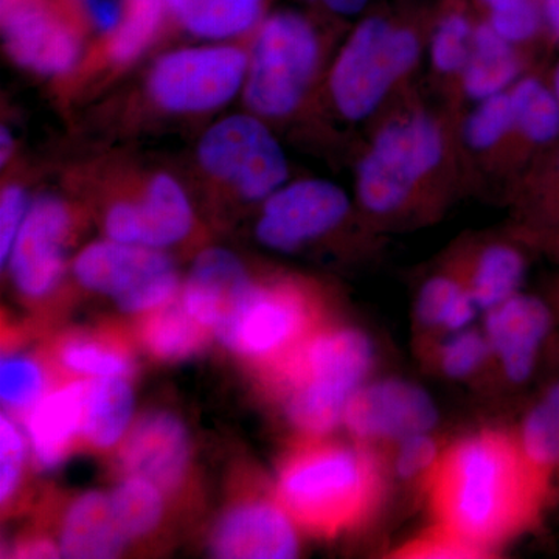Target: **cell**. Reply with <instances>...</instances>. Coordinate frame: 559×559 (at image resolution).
I'll use <instances>...</instances> for the list:
<instances>
[{
  "instance_id": "cell-1",
  "label": "cell",
  "mask_w": 559,
  "mask_h": 559,
  "mask_svg": "<svg viewBox=\"0 0 559 559\" xmlns=\"http://www.w3.org/2000/svg\"><path fill=\"white\" fill-rule=\"evenodd\" d=\"M450 153L447 131L426 110H407L374 132L356 168V198L366 212L390 216L439 178Z\"/></svg>"
},
{
  "instance_id": "cell-2",
  "label": "cell",
  "mask_w": 559,
  "mask_h": 559,
  "mask_svg": "<svg viewBox=\"0 0 559 559\" xmlns=\"http://www.w3.org/2000/svg\"><path fill=\"white\" fill-rule=\"evenodd\" d=\"M518 455L496 437L479 436L460 443L441 471L440 506L444 520L468 544L502 535L518 510Z\"/></svg>"
},
{
  "instance_id": "cell-3",
  "label": "cell",
  "mask_w": 559,
  "mask_h": 559,
  "mask_svg": "<svg viewBox=\"0 0 559 559\" xmlns=\"http://www.w3.org/2000/svg\"><path fill=\"white\" fill-rule=\"evenodd\" d=\"M373 359V345L362 331L337 329L310 337L288 367L285 411L290 423L316 437L337 428Z\"/></svg>"
},
{
  "instance_id": "cell-4",
  "label": "cell",
  "mask_w": 559,
  "mask_h": 559,
  "mask_svg": "<svg viewBox=\"0 0 559 559\" xmlns=\"http://www.w3.org/2000/svg\"><path fill=\"white\" fill-rule=\"evenodd\" d=\"M421 55L417 33L384 17H367L331 62L326 94L334 112L348 123L369 120L414 73Z\"/></svg>"
},
{
  "instance_id": "cell-5",
  "label": "cell",
  "mask_w": 559,
  "mask_h": 559,
  "mask_svg": "<svg viewBox=\"0 0 559 559\" xmlns=\"http://www.w3.org/2000/svg\"><path fill=\"white\" fill-rule=\"evenodd\" d=\"M323 53L318 31L301 14L278 11L260 22L241 92L248 112L267 123L296 116L318 81Z\"/></svg>"
},
{
  "instance_id": "cell-6",
  "label": "cell",
  "mask_w": 559,
  "mask_h": 559,
  "mask_svg": "<svg viewBox=\"0 0 559 559\" xmlns=\"http://www.w3.org/2000/svg\"><path fill=\"white\" fill-rule=\"evenodd\" d=\"M377 477L369 457L347 447L304 452L282 471L280 499L304 524L340 528L369 506Z\"/></svg>"
},
{
  "instance_id": "cell-7",
  "label": "cell",
  "mask_w": 559,
  "mask_h": 559,
  "mask_svg": "<svg viewBox=\"0 0 559 559\" xmlns=\"http://www.w3.org/2000/svg\"><path fill=\"white\" fill-rule=\"evenodd\" d=\"M248 66L249 49L237 44L180 47L150 66L143 94L165 116H205L241 94Z\"/></svg>"
},
{
  "instance_id": "cell-8",
  "label": "cell",
  "mask_w": 559,
  "mask_h": 559,
  "mask_svg": "<svg viewBox=\"0 0 559 559\" xmlns=\"http://www.w3.org/2000/svg\"><path fill=\"white\" fill-rule=\"evenodd\" d=\"M202 178L242 202H264L289 182V160L270 123L231 114L202 134L197 146Z\"/></svg>"
},
{
  "instance_id": "cell-9",
  "label": "cell",
  "mask_w": 559,
  "mask_h": 559,
  "mask_svg": "<svg viewBox=\"0 0 559 559\" xmlns=\"http://www.w3.org/2000/svg\"><path fill=\"white\" fill-rule=\"evenodd\" d=\"M81 286L112 297L124 312L157 310L175 300L179 277L162 249L112 240L92 242L73 260Z\"/></svg>"
},
{
  "instance_id": "cell-10",
  "label": "cell",
  "mask_w": 559,
  "mask_h": 559,
  "mask_svg": "<svg viewBox=\"0 0 559 559\" xmlns=\"http://www.w3.org/2000/svg\"><path fill=\"white\" fill-rule=\"evenodd\" d=\"M128 193L114 197L103 215L108 240L167 249L194 227L193 205L178 178L164 170L135 171Z\"/></svg>"
},
{
  "instance_id": "cell-11",
  "label": "cell",
  "mask_w": 559,
  "mask_h": 559,
  "mask_svg": "<svg viewBox=\"0 0 559 559\" xmlns=\"http://www.w3.org/2000/svg\"><path fill=\"white\" fill-rule=\"evenodd\" d=\"M349 207L347 191L333 180H289L263 202L257 238L266 248L294 252L340 227Z\"/></svg>"
},
{
  "instance_id": "cell-12",
  "label": "cell",
  "mask_w": 559,
  "mask_h": 559,
  "mask_svg": "<svg viewBox=\"0 0 559 559\" xmlns=\"http://www.w3.org/2000/svg\"><path fill=\"white\" fill-rule=\"evenodd\" d=\"M75 218L69 202L53 193L32 201L7 261L14 286L31 299L57 288L66 270Z\"/></svg>"
},
{
  "instance_id": "cell-13",
  "label": "cell",
  "mask_w": 559,
  "mask_h": 559,
  "mask_svg": "<svg viewBox=\"0 0 559 559\" xmlns=\"http://www.w3.org/2000/svg\"><path fill=\"white\" fill-rule=\"evenodd\" d=\"M3 44L14 64L44 79H66L83 62L80 28L43 3L3 0Z\"/></svg>"
},
{
  "instance_id": "cell-14",
  "label": "cell",
  "mask_w": 559,
  "mask_h": 559,
  "mask_svg": "<svg viewBox=\"0 0 559 559\" xmlns=\"http://www.w3.org/2000/svg\"><path fill=\"white\" fill-rule=\"evenodd\" d=\"M440 414L428 390L406 380L388 378L366 382L345 411L344 425L362 441L400 443L417 433L432 432Z\"/></svg>"
},
{
  "instance_id": "cell-15",
  "label": "cell",
  "mask_w": 559,
  "mask_h": 559,
  "mask_svg": "<svg viewBox=\"0 0 559 559\" xmlns=\"http://www.w3.org/2000/svg\"><path fill=\"white\" fill-rule=\"evenodd\" d=\"M255 286L234 252L210 248L191 264L180 301L224 344Z\"/></svg>"
},
{
  "instance_id": "cell-16",
  "label": "cell",
  "mask_w": 559,
  "mask_h": 559,
  "mask_svg": "<svg viewBox=\"0 0 559 559\" xmlns=\"http://www.w3.org/2000/svg\"><path fill=\"white\" fill-rule=\"evenodd\" d=\"M304 297L288 286H255L224 345L249 358H270L299 340L307 326Z\"/></svg>"
},
{
  "instance_id": "cell-17",
  "label": "cell",
  "mask_w": 559,
  "mask_h": 559,
  "mask_svg": "<svg viewBox=\"0 0 559 559\" xmlns=\"http://www.w3.org/2000/svg\"><path fill=\"white\" fill-rule=\"evenodd\" d=\"M551 314L538 297L518 293L487 311L485 336L503 374L511 382H525L535 370L544 341L549 336Z\"/></svg>"
},
{
  "instance_id": "cell-18",
  "label": "cell",
  "mask_w": 559,
  "mask_h": 559,
  "mask_svg": "<svg viewBox=\"0 0 559 559\" xmlns=\"http://www.w3.org/2000/svg\"><path fill=\"white\" fill-rule=\"evenodd\" d=\"M189 459V433L170 412L140 418L120 451V466L127 476L143 477L164 492L179 487Z\"/></svg>"
},
{
  "instance_id": "cell-19",
  "label": "cell",
  "mask_w": 559,
  "mask_h": 559,
  "mask_svg": "<svg viewBox=\"0 0 559 559\" xmlns=\"http://www.w3.org/2000/svg\"><path fill=\"white\" fill-rule=\"evenodd\" d=\"M212 550L226 559H289L299 551V536L288 510L259 500L223 518Z\"/></svg>"
},
{
  "instance_id": "cell-20",
  "label": "cell",
  "mask_w": 559,
  "mask_h": 559,
  "mask_svg": "<svg viewBox=\"0 0 559 559\" xmlns=\"http://www.w3.org/2000/svg\"><path fill=\"white\" fill-rule=\"evenodd\" d=\"M84 389L86 382H72L44 395L28 412L25 428L40 468H57L81 433Z\"/></svg>"
},
{
  "instance_id": "cell-21",
  "label": "cell",
  "mask_w": 559,
  "mask_h": 559,
  "mask_svg": "<svg viewBox=\"0 0 559 559\" xmlns=\"http://www.w3.org/2000/svg\"><path fill=\"white\" fill-rule=\"evenodd\" d=\"M109 495L90 491L70 506L62 525L61 557L106 559L119 557L128 544Z\"/></svg>"
},
{
  "instance_id": "cell-22",
  "label": "cell",
  "mask_w": 559,
  "mask_h": 559,
  "mask_svg": "<svg viewBox=\"0 0 559 559\" xmlns=\"http://www.w3.org/2000/svg\"><path fill=\"white\" fill-rule=\"evenodd\" d=\"M522 76L520 50L484 22L476 25L468 61L457 81L469 102L509 92Z\"/></svg>"
},
{
  "instance_id": "cell-23",
  "label": "cell",
  "mask_w": 559,
  "mask_h": 559,
  "mask_svg": "<svg viewBox=\"0 0 559 559\" xmlns=\"http://www.w3.org/2000/svg\"><path fill=\"white\" fill-rule=\"evenodd\" d=\"M165 7L194 38L223 43L260 25L264 0H165Z\"/></svg>"
},
{
  "instance_id": "cell-24",
  "label": "cell",
  "mask_w": 559,
  "mask_h": 559,
  "mask_svg": "<svg viewBox=\"0 0 559 559\" xmlns=\"http://www.w3.org/2000/svg\"><path fill=\"white\" fill-rule=\"evenodd\" d=\"M134 411L127 377L92 378L84 389L83 433L92 447H114L123 439Z\"/></svg>"
},
{
  "instance_id": "cell-25",
  "label": "cell",
  "mask_w": 559,
  "mask_h": 559,
  "mask_svg": "<svg viewBox=\"0 0 559 559\" xmlns=\"http://www.w3.org/2000/svg\"><path fill=\"white\" fill-rule=\"evenodd\" d=\"M119 24L106 33L102 64L114 70L128 68L148 50L164 20L165 0H124Z\"/></svg>"
},
{
  "instance_id": "cell-26",
  "label": "cell",
  "mask_w": 559,
  "mask_h": 559,
  "mask_svg": "<svg viewBox=\"0 0 559 559\" xmlns=\"http://www.w3.org/2000/svg\"><path fill=\"white\" fill-rule=\"evenodd\" d=\"M524 277L525 260L520 250L495 242L480 250L466 286L477 308L487 312L516 296Z\"/></svg>"
},
{
  "instance_id": "cell-27",
  "label": "cell",
  "mask_w": 559,
  "mask_h": 559,
  "mask_svg": "<svg viewBox=\"0 0 559 559\" xmlns=\"http://www.w3.org/2000/svg\"><path fill=\"white\" fill-rule=\"evenodd\" d=\"M509 94L514 138L533 146L549 145L559 138V98L551 86L536 76H521Z\"/></svg>"
},
{
  "instance_id": "cell-28",
  "label": "cell",
  "mask_w": 559,
  "mask_h": 559,
  "mask_svg": "<svg viewBox=\"0 0 559 559\" xmlns=\"http://www.w3.org/2000/svg\"><path fill=\"white\" fill-rule=\"evenodd\" d=\"M205 331L209 330L187 311L182 301L173 300L143 323V344L157 358L179 360L200 352Z\"/></svg>"
},
{
  "instance_id": "cell-29",
  "label": "cell",
  "mask_w": 559,
  "mask_h": 559,
  "mask_svg": "<svg viewBox=\"0 0 559 559\" xmlns=\"http://www.w3.org/2000/svg\"><path fill=\"white\" fill-rule=\"evenodd\" d=\"M477 311L480 310L468 286L448 275L429 278L419 289L417 318L430 329H443L451 333L469 329Z\"/></svg>"
},
{
  "instance_id": "cell-30",
  "label": "cell",
  "mask_w": 559,
  "mask_h": 559,
  "mask_svg": "<svg viewBox=\"0 0 559 559\" xmlns=\"http://www.w3.org/2000/svg\"><path fill=\"white\" fill-rule=\"evenodd\" d=\"M164 491L143 477L127 476L110 492L117 521L128 539L148 535L164 513Z\"/></svg>"
},
{
  "instance_id": "cell-31",
  "label": "cell",
  "mask_w": 559,
  "mask_h": 559,
  "mask_svg": "<svg viewBox=\"0 0 559 559\" xmlns=\"http://www.w3.org/2000/svg\"><path fill=\"white\" fill-rule=\"evenodd\" d=\"M462 138L468 150L477 154L492 153L513 139L514 117L509 92L474 103L463 123Z\"/></svg>"
},
{
  "instance_id": "cell-32",
  "label": "cell",
  "mask_w": 559,
  "mask_h": 559,
  "mask_svg": "<svg viewBox=\"0 0 559 559\" xmlns=\"http://www.w3.org/2000/svg\"><path fill=\"white\" fill-rule=\"evenodd\" d=\"M521 443L525 457L535 465H559V381L528 412Z\"/></svg>"
},
{
  "instance_id": "cell-33",
  "label": "cell",
  "mask_w": 559,
  "mask_h": 559,
  "mask_svg": "<svg viewBox=\"0 0 559 559\" xmlns=\"http://www.w3.org/2000/svg\"><path fill=\"white\" fill-rule=\"evenodd\" d=\"M474 27L462 13L447 14L430 36L429 58L441 79L459 81L473 47Z\"/></svg>"
},
{
  "instance_id": "cell-34",
  "label": "cell",
  "mask_w": 559,
  "mask_h": 559,
  "mask_svg": "<svg viewBox=\"0 0 559 559\" xmlns=\"http://www.w3.org/2000/svg\"><path fill=\"white\" fill-rule=\"evenodd\" d=\"M46 377L27 356H7L0 364V396L14 411H31L44 396Z\"/></svg>"
},
{
  "instance_id": "cell-35",
  "label": "cell",
  "mask_w": 559,
  "mask_h": 559,
  "mask_svg": "<svg viewBox=\"0 0 559 559\" xmlns=\"http://www.w3.org/2000/svg\"><path fill=\"white\" fill-rule=\"evenodd\" d=\"M61 360L66 369L91 378H128L132 371L131 360L124 353L86 340L68 342Z\"/></svg>"
},
{
  "instance_id": "cell-36",
  "label": "cell",
  "mask_w": 559,
  "mask_h": 559,
  "mask_svg": "<svg viewBox=\"0 0 559 559\" xmlns=\"http://www.w3.org/2000/svg\"><path fill=\"white\" fill-rule=\"evenodd\" d=\"M492 355L485 333L476 330H462L452 333L440 352V367L452 380L473 377Z\"/></svg>"
},
{
  "instance_id": "cell-37",
  "label": "cell",
  "mask_w": 559,
  "mask_h": 559,
  "mask_svg": "<svg viewBox=\"0 0 559 559\" xmlns=\"http://www.w3.org/2000/svg\"><path fill=\"white\" fill-rule=\"evenodd\" d=\"M487 22L499 36L518 47L538 35L543 11L535 0H513L489 11Z\"/></svg>"
},
{
  "instance_id": "cell-38",
  "label": "cell",
  "mask_w": 559,
  "mask_h": 559,
  "mask_svg": "<svg viewBox=\"0 0 559 559\" xmlns=\"http://www.w3.org/2000/svg\"><path fill=\"white\" fill-rule=\"evenodd\" d=\"M32 200L27 187L20 179H9L3 183L0 193V263L5 266L7 261L20 234Z\"/></svg>"
},
{
  "instance_id": "cell-39",
  "label": "cell",
  "mask_w": 559,
  "mask_h": 559,
  "mask_svg": "<svg viewBox=\"0 0 559 559\" xmlns=\"http://www.w3.org/2000/svg\"><path fill=\"white\" fill-rule=\"evenodd\" d=\"M25 443L13 421L0 418V500L9 502L16 492L24 466Z\"/></svg>"
},
{
  "instance_id": "cell-40",
  "label": "cell",
  "mask_w": 559,
  "mask_h": 559,
  "mask_svg": "<svg viewBox=\"0 0 559 559\" xmlns=\"http://www.w3.org/2000/svg\"><path fill=\"white\" fill-rule=\"evenodd\" d=\"M439 447L430 432L407 437L399 443L395 455V471L401 479H415L436 466Z\"/></svg>"
},
{
  "instance_id": "cell-41",
  "label": "cell",
  "mask_w": 559,
  "mask_h": 559,
  "mask_svg": "<svg viewBox=\"0 0 559 559\" xmlns=\"http://www.w3.org/2000/svg\"><path fill=\"white\" fill-rule=\"evenodd\" d=\"M87 16L100 31L109 33L119 24L121 16L120 3L114 0H83Z\"/></svg>"
},
{
  "instance_id": "cell-42",
  "label": "cell",
  "mask_w": 559,
  "mask_h": 559,
  "mask_svg": "<svg viewBox=\"0 0 559 559\" xmlns=\"http://www.w3.org/2000/svg\"><path fill=\"white\" fill-rule=\"evenodd\" d=\"M20 558H55L61 555L60 547L46 539H33L17 546L14 550Z\"/></svg>"
},
{
  "instance_id": "cell-43",
  "label": "cell",
  "mask_w": 559,
  "mask_h": 559,
  "mask_svg": "<svg viewBox=\"0 0 559 559\" xmlns=\"http://www.w3.org/2000/svg\"><path fill=\"white\" fill-rule=\"evenodd\" d=\"M0 145H2L0 146V164H2V168H5L13 159L14 150H16V140L11 134L9 127H2V142H0Z\"/></svg>"
},
{
  "instance_id": "cell-44",
  "label": "cell",
  "mask_w": 559,
  "mask_h": 559,
  "mask_svg": "<svg viewBox=\"0 0 559 559\" xmlns=\"http://www.w3.org/2000/svg\"><path fill=\"white\" fill-rule=\"evenodd\" d=\"M544 16L559 38V0H544Z\"/></svg>"
},
{
  "instance_id": "cell-45",
  "label": "cell",
  "mask_w": 559,
  "mask_h": 559,
  "mask_svg": "<svg viewBox=\"0 0 559 559\" xmlns=\"http://www.w3.org/2000/svg\"><path fill=\"white\" fill-rule=\"evenodd\" d=\"M485 5L488 7L489 11L499 9V7L507 5V3L513 2V0H481Z\"/></svg>"
},
{
  "instance_id": "cell-46",
  "label": "cell",
  "mask_w": 559,
  "mask_h": 559,
  "mask_svg": "<svg viewBox=\"0 0 559 559\" xmlns=\"http://www.w3.org/2000/svg\"><path fill=\"white\" fill-rule=\"evenodd\" d=\"M551 90L555 91V94H557L559 98V61L557 68H555L554 80H551Z\"/></svg>"
},
{
  "instance_id": "cell-47",
  "label": "cell",
  "mask_w": 559,
  "mask_h": 559,
  "mask_svg": "<svg viewBox=\"0 0 559 559\" xmlns=\"http://www.w3.org/2000/svg\"><path fill=\"white\" fill-rule=\"evenodd\" d=\"M558 168H559V157H558Z\"/></svg>"
}]
</instances>
